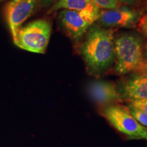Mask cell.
<instances>
[{"label": "cell", "mask_w": 147, "mask_h": 147, "mask_svg": "<svg viewBox=\"0 0 147 147\" xmlns=\"http://www.w3.org/2000/svg\"><path fill=\"white\" fill-rule=\"evenodd\" d=\"M80 53L92 72H104L115 60L113 31L97 25L91 26L80 46Z\"/></svg>", "instance_id": "obj_1"}, {"label": "cell", "mask_w": 147, "mask_h": 147, "mask_svg": "<svg viewBox=\"0 0 147 147\" xmlns=\"http://www.w3.org/2000/svg\"><path fill=\"white\" fill-rule=\"evenodd\" d=\"M115 70L119 74L134 72L144 59L141 38L132 34H123L115 40Z\"/></svg>", "instance_id": "obj_2"}, {"label": "cell", "mask_w": 147, "mask_h": 147, "mask_svg": "<svg viewBox=\"0 0 147 147\" xmlns=\"http://www.w3.org/2000/svg\"><path fill=\"white\" fill-rule=\"evenodd\" d=\"M51 34L50 22L38 19L21 27L13 38L14 44L23 50L44 54Z\"/></svg>", "instance_id": "obj_3"}, {"label": "cell", "mask_w": 147, "mask_h": 147, "mask_svg": "<svg viewBox=\"0 0 147 147\" xmlns=\"http://www.w3.org/2000/svg\"><path fill=\"white\" fill-rule=\"evenodd\" d=\"M102 114L115 129L129 138L147 140V127L138 122L127 107L119 104L106 106Z\"/></svg>", "instance_id": "obj_4"}, {"label": "cell", "mask_w": 147, "mask_h": 147, "mask_svg": "<svg viewBox=\"0 0 147 147\" xmlns=\"http://www.w3.org/2000/svg\"><path fill=\"white\" fill-rule=\"evenodd\" d=\"M97 18V16L88 11L61 10L59 14L61 26L74 40L81 38Z\"/></svg>", "instance_id": "obj_5"}, {"label": "cell", "mask_w": 147, "mask_h": 147, "mask_svg": "<svg viewBox=\"0 0 147 147\" xmlns=\"http://www.w3.org/2000/svg\"><path fill=\"white\" fill-rule=\"evenodd\" d=\"M139 19L136 11L127 6L119 5L116 8L100 10L96 21L104 28H129L135 26Z\"/></svg>", "instance_id": "obj_6"}, {"label": "cell", "mask_w": 147, "mask_h": 147, "mask_svg": "<svg viewBox=\"0 0 147 147\" xmlns=\"http://www.w3.org/2000/svg\"><path fill=\"white\" fill-rule=\"evenodd\" d=\"M38 5V0H10L8 3L5 14L12 38L24 22L34 14Z\"/></svg>", "instance_id": "obj_7"}, {"label": "cell", "mask_w": 147, "mask_h": 147, "mask_svg": "<svg viewBox=\"0 0 147 147\" xmlns=\"http://www.w3.org/2000/svg\"><path fill=\"white\" fill-rule=\"evenodd\" d=\"M89 97L95 103L110 106L122 102L117 87L113 83L104 80H93L88 85Z\"/></svg>", "instance_id": "obj_8"}, {"label": "cell", "mask_w": 147, "mask_h": 147, "mask_svg": "<svg viewBox=\"0 0 147 147\" xmlns=\"http://www.w3.org/2000/svg\"><path fill=\"white\" fill-rule=\"evenodd\" d=\"M121 100L129 102L147 99V76L134 75L117 87Z\"/></svg>", "instance_id": "obj_9"}, {"label": "cell", "mask_w": 147, "mask_h": 147, "mask_svg": "<svg viewBox=\"0 0 147 147\" xmlns=\"http://www.w3.org/2000/svg\"><path fill=\"white\" fill-rule=\"evenodd\" d=\"M59 10L88 11L98 16L100 9L93 0H57L51 7L49 13H53Z\"/></svg>", "instance_id": "obj_10"}, {"label": "cell", "mask_w": 147, "mask_h": 147, "mask_svg": "<svg viewBox=\"0 0 147 147\" xmlns=\"http://www.w3.org/2000/svg\"><path fill=\"white\" fill-rule=\"evenodd\" d=\"M128 109L132 116L143 126L147 127V113L131 104H129Z\"/></svg>", "instance_id": "obj_11"}, {"label": "cell", "mask_w": 147, "mask_h": 147, "mask_svg": "<svg viewBox=\"0 0 147 147\" xmlns=\"http://www.w3.org/2000/svg\"><path fill=\"white\" fill-rule=\"evenodd\" d=\"M93 1L100 9H113L120 5L117 0H93Z\"/></svg>", "instance_id": "obj_12"}, {"label": "cell", "mask_w": 147, "mask_h": 147, "mask_svg": "<svg viewBox=\"0 0 147 147\" xmlns=\"http://www.w3.org/2000/svg\"><path fill=\"white\" fill-rule=\"evenodd\" d=\"M138 21L140 32L147 37V13L140 18Z\"/></svg>", "instance_id": "obj_13"}, {"label": "cell", "mask_w": 147, "mask_h": 147, "mask_svg": "<svg viewBox=\"0 0 147 147\" xmlns=\"http://www.w3.org/2000/svg\"><path fill=\"white\" fill-rule=\"evenodd\" d=\"M136 75H140V76H147V59L144 58L142 63L140 64L136 71L134 72Z\"/></svg>", "instance_id": "obj_14"}, {"label": "cell", "mask_w": 147, "mask_h": 147, "mask_svg": "<svg viewBox=\"0 0 147 147\" xmlns=\"http://www.w3.org/2000/svg\"><path fill=\"white\" fill-rule=\"evenodd\" d=\"M57 0H38V5L42 7H49L53 5Z\"/></svg>", "instance_id": "obj_15"}, {"label": "cell", "mask_w": 147, "mask_h": 147, "mask_svg": "<svg viewBox=\"0 0 147 147\" xmlns=\"http://www.w3.org/2000/svg\"><path fill=\"white\" fill-rule=\"evenodd\" d=\"M129 104L134 106H136V107L138 108L139 109L142 110H143V111H144L145 113H147V105H145V104H139V103L134 102H129Z\"/></svg>", "instance_id": "obj_16"}, {"label": "cell", "mask_w": 147, "mask_h": 147, "mask_svg": "<svg viewBox=\"0 0 147 147\" xmlns=\"http://www.w3.org/2000/svg\"><path fill=\"white\" fill-rule=\"evenodd\" d=\"M119 3H124V4H127L129 5H134L136 3V0H117Z\"/></svg>", "instance_id": "obj_17"}, {"label": "cell", "mask_w": 147, "mask_h": 147, "mask_svg": "<svg viewBox=\"0 0 147 147\" xmlns=\"http://www.w3.org/2000/svg\"><path fill=\"white\" fill-rule=\"evenodd\" d=\"M134 102L139 103V104H145V105H147V99H145V100H138V101H133Z\"/></svg>", "instance_id": "obj_18"}, {"label": "cell", "mask_w": 147, "mask_h": 147, "mask_svg": "<svg viewBox=\"0 0 147 147\" xmlns=\"http://www.w3.org/2000/svg\"><path fill=\"white\" fill-rule=\"evenodd\" d=\"M144 58L147 59V42L145 44V46L144 48Z\"/></svg>", "instance_id": "obj_19"}, {"label": "cell", "mask_w": 147, "mask_h": 147, "mask_svg": "<svg viewBox=\"0 0 147 147\" xmlns=\"http://www.w3.org/2000/svg\"><path fill=\"white\" fill-rule=\"evenodd\" d=\"M6 1V0H0V3L3 2V1Z\"/></svg>", "instance_id": "obj_20"}]
</instances>
